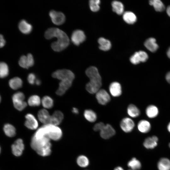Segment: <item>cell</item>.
Masks as SVG:
<instances>
[{"mask_svg":"<svg viewBox=\"0 0 170 170\" xmlns=\"http://www.w3.org/2000/svg\"><path fill=\"white\" fill-rule=\"evenodd\" d=\"M50 140L46 136H36L31 138V146L39 155L42 156L50 155L51 152Z\"/></svg>","mask_w":170,"mask_h":170,"instance_id":"cell-2","label":"cell"},{"mask_svg":"<svg viewBox=\"0 0 170 170\" xmlns=\"http://www.w3.org/2000/svg\"><path fill=\"white\" fill-rule=\"evenodd\" d=\"M44 36L47 39L53 37L57 38V41L52 42L51 45L52 49L55 51H61L69 45V39L68 36L65 32L58 28H49L45 32Z\"/></svg>","mask_w":170,"mask_h":170,"instance_id":"cell-1","label":"cell"},{"mask_svg":"<svg viewBox=\"0 0 170 170\" xmlns=\"http://www.w3.org/2000/svg\"><path fill=\"white\" fill-rule=\"evenodd\" d=\"M41 103V100L39 96L34 95L30 96L28 100V103L31 106H39Z\"/></svg>","mask_w":170,"mask_h":170,"instance_id":"cell-32","label":"cell"},{"mask_svg":"<svg viewBox=\"0 0 170 170\" xmlns=\"http://www.w3.org/2000/svg\"><path fill=\"white\" fill-rule=\"evenodd\" d=\"M1 101V97H0V102Z\"/></svg>","mask_w":170,"mask_h":170,"instance_id":"cell-54","label":"cell"},{"mask_svg":"<svg viewBox=\"0 0 170 170\" xmlns=\"http://www.w3.org/2000/svg\"><path fill=\"white\" fill-rule=\"evenodd\" d=\"M105 124L102 122H100L96 124L93 127V129L95 131L100 132L104 128Z\"/></svg>","mask_w":170,"mask_h":170,"instance_id":"cell-43","label":"cell"},{"mask_svg":"<svg viewBox=\"0 0 170 170\" xmlns=\"http://www.w3.org/2000/svg\"><path fill=\"white\" fill-rule=\"evenodd\" d=\"M41 80L37 78L35 84L37 85H39L41 84Z\"/></svg>","mask_w":170,"mask_h":170,"instance_id":"cell-48","label":"cell"},{"mask_svg":"<svg viewBox=\"0 0 170 170\" xmlns=\"http://www.w3.org/2000/svg\"><path fill=\"white\" fill-rule=\"evenodd\" d=\"M167 54L168 57L170 59V47L168 49Z\"/></svg>","mask_w":170,"mask_h":170,"instance_id":"cell-50","label":"cell"},{"mask_svg":"<svg viewBox=\"0 0 170 170\" xmlns=\"http://www.w3.org/2000/svg\"><path fill=\"white\" fill-rule=\"evenodd\" d=\"M116 133L115 130L110 124L105 125L100 132V135L102 138L105 139L110 138Z\"/></svg>","mask_w":170,"mask_h":170,"instance_id":"cell-12","label":"cell"},{"mask_svg":"<svg viewBox=\"0 0 170 170\" xmlns=\"http://www.w3.org/2000/svg\"><path fill=\"white\" fill-rule=\"evenodd\" d=\"M166 12L167 15L170 17V5L167 7L166 9Z\"/></svg>","mask_w":170,"mask_h":170,"instance_id":"cell-47","label":"cell"},{"mask_svg":"<svg viewBox=\"0 0 170 170\" xmlns=\"http://www.w3.org/2000/svg\"><path fill=\"white\" fill-rule=\"evenodd\" d=\"M38 120L44 124H49L51 116L46 109H43L40 110L37 113Z\"/></svg>","mask_w":170,"mask_h":170,"instance_id":"cell-14","label":"cell"},{"mask_svg":"<svg viewBox=\"0 0 170 170\" xmlns=\"http://www.w3.org/2000/svg\"><path fill=\"white\" fill-rule=\"evenodd\" d=\"M26 120L25 125L31 130L36 129L38 127V122L35 116L32 114L27 113L25 116Z\"/></svg>","mask_w":170,"mask_h":170,"instance_id":"cell-10","label":"cell"},{"mask_svg":"<svg viewBox=\"0 0 170 170\" xmlns=\"http://www.w3.org/2000/svg\"><path fill=\"white\" fill-rule=\"evenodd\" d=\"M159 113L158 107L156 105H148L145 110V113L147 116L150 118H154L156 117Z\"/></svg>","mask_w":170,"mask_h":170,"instance_id":"cell-21","label":"cell"},{"mask_svg":"<svg viewBox=\"0 0 170 170\" xmlns=\"http://www.w3.org/2000/svg\"><path fill=\"white\" fill-rule=\"evenodd\" d=\"M19 28L20 31L25 34H29L32 31V25L24 20H21L19 24Z\"/></svg>","mask_w":170,"mask_h":170,"instance_id":"cell-17","label":"cell"},{"mask_svg":"<svg viewBox=\"0 0 170 170\" xmlns=\"http://www.w3.org/2000/svg\"><path fill=\"white\" fill-rule=\"evenodd\" d=\"M72 111L73 113L75 114H77L79 113L78 109L75 107H74L72 108Z\"/></svg>","mask_w":170,"mask_h":170,"instance_id":"cell-46","label":"cell"},{"mask_svg":"<svg viewBox=\"0 0 170 170\" xmlns=\"http://www.w3.org/2000/svg\"><path fill=\"white\" fill-rule=\"evenodd\" d=\"M112 6L113 11L119 15L123 14L124 6L122 3L118 1H114L112 3Z\"/></svg>","mask_w":170,"mask_h":170,"instance_id":"cell-28","label":"cell"},{"mask_svg":"<svg viewBox=\"0 0 170 170\" xmlns=\"http://www.w3.org/2000/svg\"><path fill=\"white\" fill-rule=\"evenodd\" d=\"M40 128L43 135L50 140L58 141L62 137V131L57 126L51 124H44L40 127Z\"/></svg>","mask_w":170,"mask_h":170,"instance_id":"cell-3","label":"cell"},{"mask_svg":"<svg viewBox=\"0 0 170 170\" xmlns=\"http://www.w3.org/2000/svg\"><path fill=\"white\" fill-rule=\"evenodd\" d=\"M96 98L98 102L101 105H105L110 100V96L104 89H99L96 93Z\"/></svg>","mask_w":170,"mask_h":170,"instance_id":"cell-8","label":"cell"},{"mask_svg":"<svg viewBox=\"0 0 170 170\" xmlns=\"http://www.w3.org/2000/svg\"><path fill=\"white\" fill-rule=\"evenodd\" d=\"M14 107L18 110L22 111L27 106V103L24 101H13Z\"/></svg>","mask_w":170,"mask_h":170,"instance_id":"cell-37","label":"cell"},{"mask_svg":"<svg viewBox=\"0 0 170 170\" xmlns=\"http://www.w3.org/2000/svg\"><path fill=\"white\" fill-rule=\"evenodd\" d=\"M145 47L150 51L154 52L158 48V45L156 42V39L153 37L147 39L144 43Z\"/></svg>","mask_w":170,"mask_h":170,"instance_id":"cell-18","label":"cell"},{"mask_svg":"<svg viewBox=\"0 0 170 170\" xmlns=\"http://www.w3.org/2000/svg\"><path fill=\"white\" fill-rule=\"evenodd\" d=\"M120 126L124 132L128 133L133 130L134 128L135 124L131 119L125 117L121 120Z\"/></svg>","mask_w":170,"mask_h":170,"instance_id":"cell-11","label":"cell"},{"mask_svg":"<svg viewBox=\"0 0 170 170\" xmlns=\"http://www.w3.org/2000/svg\"><path fill=\"white\" fill-rule=\"evenodd\" d=\"M149 4L153 6L155 10L158 12H161L165 9L164 5L160 0H150L149 1Z\"/></svg>","mask_w":170,"mask_h":170,"instance_id":"cell-31","label":"cell"},{"mask_svg":"<svg viewBox=\"0 0 170 170\" xmlns=\"http://www.w3.org/2000/svg\"><path fill=\"white\" fill-rule=\"evenodd\" d=\"M76 162L79 166L82 167H85L89 165V162L87 157L82 155L78 157L76 160Z\"/></svg>","mask_w":170,"mask_h":170,"instance_id":"cell-35","label":"cell"},{"mask_svg":"<svg viewBox=\"0 0 170 170\" xmlns=\"http://www.w3.org/2000/svg\"><path fill=\"white\" fill-rule=\"evenodd\" d=\"M109 90L111 94L114 97L120 96L122 93L121 85L116 82H114L110 83Z\"/></svg>","mask_w":170,"mask_h":170,"instance_id":"cell-15","label":"cell"},{"mask_svg":"<svg viewBox=\"0 0 170 170\" xmlns=\"http://www.w3.org/2000/svg\"><path fill=\"white\" fill-rule=\"evenodd\" d=\"M165 79L167 82L170 84V71L167 72L166 74Z\"/></svg>","mask_w":170,"mask_h":170,"instance_id":"cell-45","label":"cell"},{"mask_svg":"<svg viewBox=\"0 0 170 170\" xmlns=\"http://www.w3.org/2000/svg\"><path fill=\"white\" fill-rule=\"evenodd\" d=\"M3 130L5 134L9 137H14L16 134L15 128L13 126L9 124H6L4 125Z\"/></svg>","mask_w":170,"mask_h":170,"instance_id":"cell-33","label":"cell"},{"mask_svg":"<svg viewBox=\"0 0 170 170\" xmlns=\"http://www.w3.org/2000/svg\"><path fill=\"white\" fill-rule=\"evenodd\" d=\"M85 72L86 75L89 79L101 77L98 69L94 66H91L88 68L86 70Z\"/></svg>","mask_w":170,"mask_h":170,"instance_id":"cell-24","label":"cell"},{"mask_svg":"<svg viewBox=\"0 0 170 170\" xmlns=\"http://www.w3.org/2000/svg\"><path fill=\"white\" fill-rule=\"evenodd\" d=\"M128 170H133L131 169H129Z\"/></svg>","mask_w":170,"mask_h":170,"instance_id":"cell-53","label":"cell"},{"mask_svg":"<svg viewBox=\"0 0 170 170\" xmlns=\"http://www.w3.org/2000/svg\"><path fill=\"white\" fill-rule=\"evenodd\" d=\"M99 0H91L89 1V6L91 10L93 12L98 11L100 8Z\"/></svg>","mask_w":170,"mask_h":170,"instance_id":"cell-38","label":"cell"},{"mask_svg":"<svg viewBox=\"0 0 170 170\" xmlns=\"http://www.w3.org/2000/svg\"><path fill=\"white\" fill-rule=\"evenodd\" d=\"M114 170H124V169L122 167L118 166L115 167Z\"/></svg>","mask_w":170,"mask_h":170,"instance_id":"cell-49","label":"cell"},{"mask_svg":"<svg viewBox=\"0 0 170 170\" xmlns=\"http://www.w3.org/2000/svg\"><path fill=\"white\" fill-rule=\"evenodd\" d=\"M127 111L128 114L133 118L137 117L140 114V111L139 108L136 105L132 104L128 105Z\"/></svg>","mask_w":170,"mask_h":170,"instance_id":"cell-25","label":"cell"},{"mask_svg":"<svg viewBox=\"0 0 170 170\" xmlns=\"http://www.w3.org/2000/svg\"><path fill=\"white\" fill-rule=\"evenodd\" d=\"M12 153L15 156H20L24 149V145L23 140L20 139H17L12 145Z\"/></svg>","mask_w":170,"mask_h":170,"instance_id":"cell-9","label":"cell"},{"mask_svg":"<svg viewBox=\"0 0 170 170\" xmlns=\"http://www.w3.org/2000/svg\"><path fill=\"white\" fill-rule=\"evenodd\" d=\"M41 103L44 108L48 109L52 108L54 105L53 99L48 96H45L42 98Z\"/></svg>","mask_w":170,"mask_h":170,"instance_id":"cell-29","label":"cell"},{"mask_svg":"<svg viewBox=\"0 0 170 170\" xmlns=\"http://www.w3.org/2000/svg\"><path fill=\"white\" fill-rule=\"evenodd\" d=\"M0 152H1V148H0Z\"/></svg>","mask_w":170,"mask_h":170,"instance_id":"cell-55","label":"cell"},{"mask_svg":"<svg viewBox=\"0 0 170 170\" xmlns=\"http://www.w3.org/2000/svg\"><path fill=\"white\" fill-rule=\"evenodd\" d=\"M169 147L170 148V143L169 144Z\"/></svg>","mask_w":170,"mask_h":170,"instance_id":"cell-52","label":"cell"},{"mask_svg":"<svg viewBox=\"0 0 170 170\" xmlns=\"http://www.w3.org/2000/svg\"><path fill=\"white\" fill-rule=\"evenodd\" d=\"M84 116L87 121L90 122H94L97 118L96 113L93 110L90 109L86 110L84 111Z\"/></svg>","mask_w":170,"mask_h":170,"instance_id":"cell-30","label":"cell"},{"mask_svg":"<svg viewBox=\"0 0 170 170\" xmlns=\"http://www.w3.org/2000/svg\"><path fill=\"white\" fill-rule=\"evenodd\" d=\"M5 43V41L3 36L0 34V48L3 47Z\"/></svg>","mask_w":170,"mask_h":170,"instance_id":"cell-44","label":"cell"},{"mask_svg":"<svg viewBox=\"0 0 170 170\" xmlns=\"http://www.w3.org/2000/svg\"><path fill=\"white\" fill-rule=\"evenodd\" d=\"M167 129L168 131L170 133V122L168 123L167 126Z\"/></svg>","mask_w":170,"mask_h":170,"instance_id":"cell-51","label":"cell"},{"mask_svg":"<svg viewBox=\"0 0 170 170\" xmlns=\"http://www.w3.org/2000/svg\"><path fill=\"white\" fill-rule=\"evenodd\" d=\"M128 166L133 170H139L141 167L140 162L135 157L132 158L128 162Z\"/></svg>","mask_w":170,"mask_h":170,"instance_id":"cell-34","label":"cell"},{"mask_svg":"<svg viewBox=\"0 0 170 170\" xmlns=\"http://www.w3.org/2000/svg\"><path fill=\"white\" fill-rule=\"evenodd\" d=\"M25 98L24 94L20 92L14 94L12 97L13 102L16 101H24Z\"/></svg>","mask_w":170,"mask_h":170,"instance_id":"cell-40","label":"cell"},{"mask_svg":"<svg viewBox=\"0 0 170 170\" xmlns=\"http://www.w3.org/2000/svg\"><path fill=\"white\" fill-rule=\"evenodd\" d=\"M98 42L99 44V48L102 50L108 51L111 48V44L110 42L103 37L99 38Z\"/></svg>","mask_w":170,"mask_h":170,"instance_id":"cell-26","label":"cell"},{"mask_svg":"<svg viewBox=\"0 0 170 170\" xmlns=\"http://www.w3.org/2000/svg\"><path fill=\"white\" fill-rule=\"evenodd\" d=\"M64 115L60 110H56L51 116L49 124L55 126L59 125L64 119Z\"/></svg>","mask_w":170,"mask_h":170,"instance_id":"cell-16","label":"cell"},{"mask_svg":"<svg viewBox=\"0 0 170 170\" xmlns=\"http://www.w3.org/2000/svg\"><path fill=\"white\" fill-rule=\"evenodd\" d=\"M52 76L61 81L68 80L73 82L75 78L73 73L71 71L66 69L56 71L52 73Z\"/></svg>","mask_w":170,"mask_h":170,"instance_id":"cell-4","label":"cell"},{"mask_svg":"<svg viewBox=\"0 0 170 170\" xmlns=\"http://www.w3.org/2000/svg\"><path fill=\"white\" fill-rule=\"evenodd\" d=\"M86 38L85 34L82 30H76L74 31L71 35V39L72 42L78 46L83 42Z\"/></svg>","mask_w":170,"mask_h":170,"instance_id":"cell-7","label":"cell"},{"mask_svg":"<svg viewBox=\"0 0 170 170\" xmlns=\"http://www.w3.org/2000/svg\"><path fill=\"white\" fill-rule=\"evenodd\" d=\"M34 60L31 54L29 53L26 56L23 55L20 58L19 64L22 67L28 69L33 65Z\"/></svg>","mask_w":170,"mask_h":170,"instance_id":"cell-6","label":"cell"},{"mask_svg":"<svg viewBox=\"0 0 170 170\" xmlns=\"http://www.w3.org/2000/svg\"><path fill=\"white\" fill-rule=\"evenodd\" d=\"M123 18L125 22L130 24L134 23L137 20L136 15L130 11H126L124 12L123 15Z\"/></svg>","mask_w":170,"mask_h":170,"instance_id":"cell-22","label":"cell"},{"mask_svg":"<svg viewBox=\"0 0 170 170\" xmlns=\"http://www.w3.org/2000/svg\"><path fill=\"white\" fill-rule=\"evenodd\" d=\"M72 81L68 80L61 81L59 83V87L56 91V94L59 96H62L71 86Z\"/></svg>","mask_w":170,"mask_h":170,"instance_id":"cell-13","label":"cell"},{"mask_svg":"<svg viewBox=\"0 0 170 170\" xmlns=\"http://www.w3.org/2000/svg\"><path fill=\"white\" fill-rule=\"evenodd\" d=\"M159 170H170V160L166 158H161L157 163Z\"/></svg>","mask_w":170,"mask_h":170,"instance_id":"cell-23","label":"cell"},{"mask_svg":"<svg viewBox=\"0 0 170 170\" xmlns=\"http://www.w3.org/2000/svg\"><path fill=\"white\" fill-rule=\"evenodd\" d=\"M158 141V138L155 136L149 137L145 139L143 145L147 149H152L157 145Z\"/></svg>","mask_w":170,"mask_h":170,"instance_id":"cell-19","label":"cell"},{"mask_svg":"<svg viewBox=\"0 0 170 170\" xmlns=\"http://www.w3.org/2000/svg\"><path fill=\"white\" fill-rule=\"evenodd\" d=\"M139 52L140 56L141 62H144L146 61L148 58V56L146 53L143 51H140Z\"/></svg>","mask_w":170,"mask_h":170,"instance_id":"cell-42","label":"cell"},{"mask_svg":"<svg viewBox=\"0 0 170 170\" xmlns=\"http://www.w3.org/2000/svg\"><path fill=\"white\" fill-rule=\"evenodd\" d=\"M22 84V80L19 77H14L10 79L9 82V84L10 88L14 90L21 88Z\"/></svg>","mask_w":170,"mask_h":170,"instance_id":"cell-27","label":"cell"},{"mask_svg":"<svg viewBox=\"0 0 170 170\" xmlns=\"http://www.w3.org/2000/svg\"><path fill=\"white\" fill-rule=\"evenodd\" d=\"M37 79L36 75L35 74L32 73H29L27 77L28 83L31 85L35 84Z\"/></svg>","mask_w":170,"mask_h":170,"instance_id":"cell-41","label":"cell"},{"mask_svg":"<svg viewBox=\"0 0 170 170\" xmlns=\"http://www.w3.org/2000/svg\"><path fill=\"white\" fill-rule=\"evenodd\" d=\"M49 16L52 22L56 25H62L65 20V14L60 12L52 10L49 12Z\"/></svg>","mask_w":170,"mask_h":170,"instance_id":"cell-5","label":"cell"},{"mask_svg":"<svg viewBox=\"0 0 170 170\" xmlns=\"http://www.w3.org/2000/svg\"><path fill=\"white\" fill-rule=\"evenodd\" d=\"M130 60L132 63L137 65L141 62V59L139 52L134 53L130 58Z\"/></svg>","mask_w":170,"mask_h":170,"instance_id":"cell-39","label":"cell"},{"mask_svg":"<svg viewBox=\"0 0 170 170\" xmlns=\"http://www.w3.org/2000/svg\"><path fill=\"white\" fill-rule=\"evenodd\" d=\"M8 68L5 63L0 62V78H4L8 74Z\"/></svg>","mask_w":170,"mask_h":170,"instance_id":"cell-36","label":"cell"},{"mask_svg":"<svg viewBox=\"0 0 170 170\" xmlns=\"http://www.w3.org/2000/svg\"><path fill=\"white\" fill-rule=\"evenodd\" d=\"M137 127L139 132L143 133H146L150 130L151 125L148 121L142 120L138 122Z\"/></svg>","mask_w":170,"mask_h":170,"instance_id":"cell-20","label":"cell"}]
</instances>
